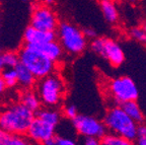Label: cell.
Masks as SVG:
<instances>
[{"mask_svg": "<svg viewBox=\"0 0 146 145\" xmlns=\"http://www.w3.org/2000/svg\"><path fill=\"white\" fill-rule=\"evenodd\" d=\"M14 69H15L16 77H17V85L21 89L34 88L36 84V79L31 73V71L21 63H18L14 67Z\"/></svg>", "mask_w": 146, "mask_h": 145, "instance_id": "4fadbf2b", "label": "cell"}, {"mask_svg": "<svg viewBox=\"0 0 146 145\" xmlns=\"http://www.w3.org/2000/svg\"><path fill=\"white\" fill-rule=\"evenodd\" d=\"M32 145H33V144H32Z\"/></svg>", "mask_w": 146, "mask_h": 145, "instance_id": "8d00e7d4", "label": "cell"}, {"mask_svg": "<svg viewBox=\"0 0 146 145\" xmlns=\"http://www.w3.org/2000/svg\"><path fill=\"white\" fill-rule=\"evenodd\" d=\"M38 118L42 119L45 122H48L50 124L54 125L57 127L61 120V113L55 108H49V107H42L39 111L35 114Z\"/></svg>", "mask_w": 146, "mask_h": 145, "instance_id": "2e32d148", "label": "cell"}, {"mask_svg": "<svg viewBox=\"0 0 146 145\" xmlns=\"http://www.w3.org/2000/svg\"><path fill=\"white\" fill-rule=\"evenodd\" d=\"M17 53L19 63L25 66L36 80L52 74L56 70V63L51 61L36 48L23 45Z\"/></svg>", "mask_w": 146, "mask_h": 145, "instance_id": "7a4b0ae2", "label": "cell"}, {"mask_svg": "<svg viewBox=\"0 0 146 145\" xmlns=\"http://www.w3.org/2000/svg\"><path fill=\"white\" fill-rule=\"evenodd\" d=\"M0 75L6 83L7 88H12L17 85V77L14 68H3L0 72Z\"/></svg>", "mask_w": 146, "mask_h": 145, "instance_id": "ffe728a7", "label": "cell"}, {"mask_svg": "<svg viewBox=\"0 0 146 145\" xmlns=\"http://www.w3.org/2000/svg\"><path fill=\"white\" fill-rule=\"evenodd\" d=\"M103 122L107 130H109L112 134L131 141L136 139L138 124L126 115L121 107L111 108L106 114Z\"/></svg>", "mask_w": 146, "mask_h": 145, "instance_id": "277c9868", "label": "cell"}, {"mask_svg": "<svg viewBox=\"0 0 146 145\" xmlns=\"http://www.w3.org/2000/svg\"><path fill=\"white\" fill-rule=\"evenodd\" d=\"M0 59L4 68H14L19 63L18 53L15 51H4L0 53Z\"/></svg>", "mask_w": 146, "mask_h": 145, "instance_id": "ac0fdd59", "label": "cell"}, {"mask_svg": "<svg viewBox=\"0 0 146 145\" xmlns=\"http://www.w3.org/2000/svg\"><path fill=\"white\" fill-rule=\"evenodd\" d=\"M44 145H77V144H76L75 141L70 138L55 135L53 138H51L49 141H47Z\"/></svg>", "mask_w": 146, "mask_h": 145, "instance_id": "7402d4cb", "label": "cell"}, {"mask_svg": "<svg viewBox=\"0 0 146 145\" xmlns=\"http://www.w3.org/2000/svg\"><path fill=\"white\" fill-rule=\"evenodd\" d=\"M142 29H143V30H144V32L146 33V23H144V25H143V27H142Z\"/></svg>", "mask_w": 146, "mask_h": 145, "instance_id": "1f68e13d", "label": "cell"}, {"mask_svg": "<svg viewBox=\"0 0 146 145\" xmlns=\"http://www.w3.org/2000/svg\"><path fill=\"white\" fill-rule=\"evenodd\" d=\"M57 40H59L65 52L71 55H80L87 47V39L76 25L67 21L59 23L57 27Z\"/></svg>", "mask_w": 146, "mask_h": 145, "instance_id": "5b68a950", "label": "cell"}, {"mask_svg": "<svg viewBox=\"0 0 146 145\" xmlns=\"http://www.w3.org/2000/svg\"><path fill=\"white\" fill-rule=\"evenodd\" d=\"M35 113L21 104L12 102L0 109V128L8 134L25 135Z\"/></svg>", "mask_w": 146, "mask_h": 145, "instance_id": "6da1fadb", "label": "cell"}, {"mask_svg": "<svg viewBox=\"0 0 146 145\" xmlns=\"http://www.w3.org/2000/svg\"><path fill=\"white\" fill-rule=\"evenodd\" d=\"M36 91L42 104L45 107L55 108L63 100L66 92V86L62 77L54 72L39 80Z\"/></svg>", "mask_w": 146, "mask_h": 145, "instance_id": "3957f363", "label": "cell"}, {"mask_svg": "<svg viewBox=\"0 0 146 145\" xmlns=\"http://www.w3.org/2000/svg\"><path fill=\"white\" fill-rule=\"evenodd\" d=\"M3 68H4V67H3V65H2V62H1V59H0V72H1V70H2Z\"/></svg>", "mask_w": 146, "mask_h": 145, "instance_id": "4dcf8cb0", "label": "cell"}, {"mask_svg": "<svg viewBox=\"0 0 146 145\" xmlns=\"http://www.w3.org/2000/svg\"><path fill=\"white\" fill-rule=\"evenodd\" d=\"M0 1H3V0H0Z\"/></svg>", "mask_w": 146, "mask_h": 145, "instance_id": "e575fe53", "label": "cell"}, {"mask_svg": "<svg viewBox=\"0 0 146 145\" xmlns=\"http://www.w3.org/2000/svg\"><path fill=\"white\" fill-rule=\"evenodd\" d=\"M130 36L135 41L141 44H146V33L142 27H132L130 30Z\"/></svg>", "mask_w": 146, "mask_h": 145, "instance_id": "603a6c76", "label": "cell"}, {"mask_svg": "<svg viewBox=\"0 0 146 145\" xmlns=\"http://www.w3.org/2000/svg\"><path fill=\"white\" fill-rule=\"evenodd\" d=\"M18 102H21L27 109H29L35 114L43 107L39 95L34 88L21 89L18 94Z\"/></svg>", "mask_w": 146, "mask_h": 145, "instance_id": "7c38bea8", "label": "cell"}, {"mask_svg": "<svg viewBox=\"0 0 146 145\" xmlns=\"http://www.w3.org/2000/svg\"><path fill=\"white\" fill-rule=\"evenodd\" d=\"M56 40H57L56 32H44V31L35 29L31 25L25 29L23 36V45L32 46V47H36L48 42L56 41Z\"/></svg>", "mask_w": 146, "mask_h": 145, "instance_id": "8fae6325", "label": "cell"}, {"mask_svg": "<svg viewBox=\"0 0 146 145\" xmlns=\"http://www.w3.org/2000/svg\"><path fill=\"white\" fill-rule=\"evenodd\" d=\"M6 89H7L6 83H5V81L3 80V78L1 77V75H0V94L4 93L5 91H6Z\"/></svg>", "mask_w": 146, "mask_h": 145, "instance_id": "4316f807", "label": "cell"}, {"mask_svg": "<svg viewBox=\"0 0 146 145\" xmlns=\"http://www.w3.org/2000/svg\"><path fill=\"white\" fill-rule=\"evenodd\" d=\"M38 2H41L43 4H47V5H52L55 2V0H38Z\"/></svg>", "mask_w": 146, "mask_h": 145, "instance_id": "f546056e", "label": "cell"}, {"mask_svg": "<svg viewBox=\"0 0 146 145\" xmlns=\"http://www.w3.org/2000/svg\"><path fill=\"white\" fill-rule=\"evenodd\" d=\"M121 109L125 112L127 116H129L136 124H142L145 121V117L142 112L141 108L138 104L136 100H130V102H125L120 104Z\"/></svg>", "mask_w": 146, "mask_h": 145, "instance_id": "9a60e30c", "label": "cell"}, {"mask_svg": "<svg viewBox=\"0 0 146 145\" xmlns=\"http://www.w3.org/2000/svg\"><path fill=\"white\" fill-rule=\"evenodd\" d=\"M0 109H1V108H0Z\"/></svg>", "mask_w": 146, "mask_h": 145, "instance_id": "d590c367", "label": "cell"}, {"mask_svg": "<svg viewBox=\"0 0 146 145\" xmlns=\"http://www.w3.org/2000/svg\"><path fill=\"white\" fill-rule=\"evenodd\" d=\"M21 1H23V2H27V0H21Z\"/></svg>", "mask_w": 146, "mask_h": 145, "instance_id": "836d02e7", "label": "cell"}, {"mask_svg": "<svg viewBox=\"0 0 146 145\" xmlns=\"http://www.w3.org/2000/svg\"><path fill=\"white\" fill-rule=\"evenodd\" d=\"M129 1H130V2H135L136 0H129Z\"/></svg>", "mask_w": 146, "mask_h": 145, "instance_id": "d6a6232c", "label": "cell"}, {"mask_svg": "<svg viewBox=\"0 0 146 145\" xmlns=\"http://www.w3.org/2000/svg\"><path fill=\"white\" fill-rule=\"evenodd\" d=\"M61 114H63L64 117H66V118H68L69 120L72 121L73 119L78 115V112H77V109H76L75 106L69 104V106H66V107L64 108L63 112H62Z\"/></svg>", "mask_w": 146, "mask_h": 145, "instance_id": "cb8c5ba5", "label": "cell"}, {"mask_svg": "<svg viewBox=\"0 0 146 145\" xmlns=\"http://www.w3.org/2000/svg\"><path fill=\"white\" fill-rule=\"evenodd\" d=\"M100 10L105 19L109 23H116L119 19V11L112 0H102L100 2Z\"/></svg>", "mask_w": 146, "mask_h": 145, "instance_id": "e0dca14e", "label": "cell"}, {"mask_svg": "<svg viewBox=\"0 0 146 145\" xmlns=\"http://www.w3.org/2000/svg\"><path fill=\"white\" fill-rule=\"evenodd\" d=\"M114 67H119L125 61V54L121 46L112 39L104 38L103 51L100 55Z\"/></svg>", "mask_w": 146, "mask_h": 145, "instance_id": "30bf717a", "label": "cell"}, {"mask_svg": "<svg viewBox=\"0 0 146 145\" xmlns=\"http://www.w3.org/2000/svg\"><path fill=\"white\" fill-rule=\"evenodd\" d=\"M110 90L118 104L130 100H137L139 95L135 82L128 76H121L113 79L110 83Z\"/></svg>", "mask_w": 146, "mask_h": 145, "instance_id": "52a82bcc", "label": "cell"}, {"mask_svg": "<svg viewBox=\"0 0 146 145\" xmlns=\"http://www.w3.org/2000/svg\"><path fill=\"white\" fill-rule=\"evenodd\" d=\"M83 145H102L100 144V139L94 138V137H87L84 139Z\"/></svg>", "mask_w": 146, "mask_h": 145, "instance_id": "484cf974", "label": "cell"}, {"mask_svg": "<svg viewBox=\"0 0 146 145\" xmlns=\"http://www.w3.org/2000/svg\"><path fill=\"white\" fill-rule=\"evenodd\" d=\"M136 145H146V135L136 137Z\"/></svg>", "mask_w": 146, "mask_h": 145, "instance_id": "83f0119b", "label": "cell"}, {"mask_svg": "<svg viewBox=\"0 0 146 145\" xmlns=\"http://www.w3.org/2000/svg\"><path fill=\"white\" fill-rule=\"evenodd\" d=\"M35 48H36L39 51H41L46 57H48L51 61L55 62V63H57L63 56L64 50L57 40L36 46Z\"/></svg>", "mask_w": 146, "mask_h": 145, "instance_id": "5bb4252c", "label": "cell"}, {"mask_svg": "<svg viewBox=\"0 0 146 145\" xmlns=\"http://www.w3.org/2000/svg\"><path fill=\"white\" fill-rule=\"evenodd\" d=\"M102 145H135L133 141L128 140L121 136L115 135V134H106L105 136L100 138Z\"/></svg>", "mask_w": 146, "mask_h": 145, "instance_id": "d6986e66", "label": "cell"}, {"mask_svg": "<svg viewBox=\"0 0 146 145\" xmlns=\"http://www.w3.org/2000/svg\"><path fill=\"white\" fill-rule=\"evenodd\" d=\"M30 25L44 32H56L59 25V19L51 5L36 1L32 7Z\"/></svg>", "mask_w": 146, "mask_h": 145, "instance_id": "8992f818", "label": "cell"}, {"mask_svg": "<svg viewBox=\"0 0 146 145\" xmlns=\"http://www.w3.org/2000/svg\"><path fill=\"white\" fill-rule=\"evenodd\" d=\"M7 135H8V133H6L4 130H2L1 128H0V145L2 144V142L5 140V138L7 137Z\"/></svg>", "mask_w": 146, "mask_h": 145, "instance_id": "f1b7e54d", "label": "cell"}, {"mask_svg": "<svg viewBox=\"0 0 146 145\" xmlns=\"http://www.w3.org/2000/svg\"><path fill=\"white\" fill-rule=\"evenodd\" d=\"M56 135V126L45 122L35 116L27 129L25 136L35 145H44Z\"/></svg>", "mask_w": 146, "mask_h": 145, "instance_id": "9c48e42d", "label": "cell"}, {"mask_svg": "<svg viewBox=\"0 0 146 145\" xmlns=\"http://www.w3.org/2000/svg\"><path fill=\"white\" fill-rule=\"evenodd\" d=\"M1 145H32V143L25 135L8 134Z\"/></svg>", "mask_w": 146, "mask_h": 145, "instance_id": "44dd1931", "label": "cell"}, {"mask_svg": "<svg viewBox=\"0 0 146 145\" xmlns=\"http://www.w3.org/2000/svg\"><path fill=\"white\" fill-rule=\"evenodd\" d=\"M72 124L76 132L85 138L94 137V138L100 139L107 134V128L104 122L91 116L78 114L72 120Z\"/></svg>", "mask_w": 146, "mask_h": 145, "instance_id": "ba28073f", "label": "cell"}, {"mask_svg": "<svg viewBox=\"0 0 146 145\" xmlns=\"http://www.w3.org/2000/svg\"><path fill=\"white\" fill-rule=\"evenodd\" d=\"M83 35L86 39H90V40H94L98 37V34L94 30V29H91V27H85L84 30L82 31Z\"/></svg>", "mask_w": 146, "mask_h": 145, "instance_id": "d4e9b609", "label": "cell"}]
</instances>
